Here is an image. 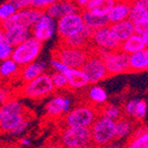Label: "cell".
Returning a JSON list of instances; mask_svg holds the SVG:
<instances>
[{"instance_id": "49", "label": "cell", "mask_w": 148, "mask_h": 148, "mask_svg": "<svg viewBox=\"0 0 148 148\" xmlns=\"http://www.w3.org/2000/svg\"><path fill=\"white\" fill-rule=\"evenodd\" d=\"M78 148H96L95 145H92V144H89L86 146H82V147H78Z\"/></svg>"}, {"instance_id": "20", "label": "cell", "mask_w": 148, "mask_h": 148, "mask_svg": "<svg viewBox=\"0 0 148 148\" xmlns=\"http://www.w3.org/2000/svg\"><path fill=\"white\" fill-rule=\"evenodd\" d=\"M120 50L122 52L126 53V54L132 55V54H135V53L140 52V51L146 50V46L144 44L142 36L135 33L131 37H128L125 42H123L121 44Z\"/></svg>"}, {"instance_id": "34", "label": "cell", "mask_w": 148, "mask_h": 148, "mask_svg": "<svg viewBox=\"0 0 148 148\" xmlns=\"http://www.w3.org/2000/svg\"><path fill=\"white\" fill-rule=\"evenodd\" d=\"M101 116L106 117L108 119H111V120L117 121L116 119H118L119 116H120V110L114 105H109V106L105 107L103 109Z\"/></svg>"}, {"instance_id": "10", "label": "cell", "mask_w": 148, "mask_h": 148, "mask_svg": "<svg viewBox=\"0 0 148 148\" xmlns=\"http://www.w3.org/2000/svg\"><path fill=\"white\" fill-rule=\"evenodd\" d=\"M57 31V21L50 17L46 12L42 14L34 26L31 28L32 37L36 38L40 42H45L51 40Z\"/></svg>"}, {"instance_id": "31", "label": "cell", "mask_w": 148, "mask_h": 148, "mask_svg": "<svg viewBox=\"0 0 148 148\" xmlns=\"http://www.w3.org/2000/svg\"><path fill=\"white\" fill-rule=\"evenodd\" d=\"M88 97L96 104H103L108 99V93L99 86H92L88 91Z\"/></svg>"}, {"instance_id": "15", "label": "cell", "mask_w": 148, "mask_h": 148, "mask_svg": "<svg viewBox=\"0 0 148 148\" xmlns=\"http://www.w3.org/2000/svg\"><path fill=\"white\" fill-rule=\"evenodd\" d=\"M132 5H133V2H126V1L117 2L116 5L112 8V10L107 16L110 25L128 20V17H130V14H131Z\"/></svg>"}, {"instance_id": "40", "label": "cell", "mask_w": 148, "mask_h": 148, "mask_svg": "<svg viewBox=\"0 0 148 148\" xmlns=\"http://www.w3.org/2000/svg\"><path fill=\"white\" fill-rule=\"evenodd\" d=\"M147 113V104L145 101L140 99L137 106V111H136V118H143Z\"/></svg>"}, {"instance_id": "26", "label": "cell", "mask_w": 148, "mask_h": 148, "mask_svg": "<svg viewBox=\"0 0 148 148\" xmlns=\"http://www.w3.org/2000/svg\"><path fill=\"white\" fill-rule=\"evenodd\" d=\"M24 120V115H8L0 117V127L3 132H8L10 134Z\"/></svg>"}, {"instance_id": "44", "label": "cell", "mask_w": 148, "mask_h": 148, "mask_svg": "<svg viewBox=\"0 0 148 148\" xmlns=\"http://www.w3.org/2000/svg\"><path fill=\"white\" fill-rule=\"evenodd\" d=\"M89 1H90V0H78V1H76V4L78 8H83V10H85L87 8V5H88Z\"/></svg>"}, {"instance_id": "42", "label": "cell", "mask_w": 148, "mask_h": 148, "mask_svg": "<svg viewBox=\"0 0 148 148\" xmlns=\"http://www.w3.org/2000/svg\"><path fill=\"white\" fill-rule=\"evenodd\" d=\"M28 126H29V120L25 119L20 125L17 126V127H16L14 131L10 132V134L12 135V136H20V135H22V134H24L25 132H26V130L28 128Z\"/></svg>"}, {"instance_id": "13", "label": "cell", "mask_w": 148, "mask_h": 148, "mask_svg": "<svg viewBox=\"0 0 148 148\" xmlns=\"http://www.w3.org/2000/svg\"><path fill=\"white\" fill-rule=\"evenodd\" d=\"M72 101L69 97L63 95H56L51 99L45 106V111L51 117H57L64 113L72 111Z\"/></svg>"}, {"instance_id": "45", "label": "cell", "mask_w": 148, "mask_h": 148, "mask_svg": "<svg viewBox=\"0 0 148 148\" xmlns=\"http://www.w3.org/2000/svg\"><path fill=\"white\" fill-rule=\"evenodd\" d=\"M31 143H32L31 140L29 138H27V137H22L20 139V144L24 146V147H29L31 145Z\"/></svg>"}, {"instance_id": "46", "label": "cell", "mask_w": 148, "mask_h": 148, "mask_svg": "<svg viewBox=\"0 0 148 148\" xmlns=\"http://www.w3.org/2000/svg\"><path fill=\"white\" fill-rule=\"evenodd\" d=\"M101 148H120L119 147V145L117 143H109V144H107V145H105V146H103V147H101Z\"/></svg>"}, {"instance_id": "38", "label": "cell", "mask_w": 148, "mask_h": 148, "mask_svg": "<svg viewBox=\"0 0 148 148\" xmlns=\"http://www.w3.org/2000/svg\"><path fill=\"white\" fill-rule=\"evenodd\" d=\"M135 33L139 35H144L148 33V19L136 23L135 24Z\"/></svg>"}, {"instance_id": "22", "label": "cell", "mask_w": 148, "mask_h": 148, "mask_svg": "<svg viewBox=\"0 0 148 148\" xmlns=\"http://www.w3.org/2000/svg\"><path fill=\"white\" fill-rule=\"evenodd\" d=\"M117 1L114 0H90L86 10L99 16H108L112 8L116 5Z\"/></svg>"}, {"instance_id": "39", "label": "cell", "mask_w": 148, "mask_h": 148, "mask_svg": "<svg viewBox=\"0 0 148 148\" xmlns=\"http://www.w3.org/2000/svg\"><path fill=\"white\" fill-rule=\"evenodd\" d=\"M50 64H51V66L56 71V73H61V74H64V73L69 71V67L63 64L59 59H57V58H52V59L50 60Z\"/></svg>"}, {"instance_id": "23", "label": "cell", "mask_w": 148, "mask_h": 148, "mask_svg": "<svg viewBox=\"0 0 148 148\" xmlns=\"http://www.w3.org/2000/svg\"><path fill=\"white\" fill-rule=\"evenodd\" d=\"M94 31L95 30L85 26V29L81 33H78V34L73 35V36L69 37L66 40H64V44H65L66 47L75 48V49H81L90 37L91 38L93 37Z\"/></svg>"}, {"instance_id": "16", "label": "cell", "mask_w": 148, "mask_h": 148, "mask_svg": "<svg viewBox=\"0 0 148 148\" xmlns=\"http://www.w3.org/2000/svg\"><path fill=\"white\" fill-rule=\"evenodd\" d=\"M5 38L8 44H10L12 47H19L20 45L28 40L30 37H32V32L28 28H20L16 27L12 29L4 30Z\"/></svg>"}, {"instance_id": "2", "label": "cell", "mask_w": 148, "mask_h": 148, "mask_svg": "<svg viewBox=\"0 0 148 148\" xmlns=\"http://www.w3.org/2000/svg\"><path fill=\"white\" fill-rule=\"evenodd\" d=\"M42 48V42L37 40L34 37H30L29 40L23 42L19 47L15 48L12 59L20 67H24L32 62L36 61L40 56Z\"/></svg>"}, {"instance_id": "36", "label": "cell", "mask_w": 148, "mask_h": 148, "mask_svg": "<svg viewBox=\"0 0 148 148\" xmlns=\"http://www.w3.org/2000/svg\"><path fill=\"white\" fill-rule=\"evenodd\" d=\"M55 0H32L31 8H35V10H42V12H45L50 5L53 4Z\"/></svg>"}, {"instance_id": "51", "label": "cell", "mask_w": 148, "mask_h": 148, "mask_svg": "<svg viewBox=\"0 0 148 148\" xmlns=\"http://www.w3.org/2000/svg\"><path fill=\"white\" fill-rule=\"evenodd\" d=\"M146 50H147V52H148V49H146Z\"/></svg>"}, {"instance_id": "32", "label": "cell", "mask_w": 148, "mask_h": 148, "mask_svg": "<svg viewBox=\"0 0 148 148\" xmlns=\"http://www.w3.org/2000/svg\"><path fill=\"white\" fill-rule=\"evenodd\" d=\"M126 148H148V130L134 137Z\"/></svg>"}, {"instance_id": "6", "label": "cell", "mask_w": 148, "mask_h": 148, "mask_svg": "<svg viewBox=\"0 0 148 148\" xmlns=\"http://www.w3.org/2000/svg\"><path fill=\"white\" fill-rule=\"evenodd\" d=\"M54 88L52 77L44 74L33 81L26 83L22 88V94L28 99H37L47 96L54 90Z\"/></svg>"}, {"instance_id": "9", "label": "cell", "mask_w": 148, "mask_h": 148, "mask_svg": "<svg viewBox=\"0 0 148 148\" xmlns=\"http://www.w3.org/2000/svg\"><path fill=\"white\" fill-rule=\"evenodd\" d=\"M88 55L83 49H75L64 46L59 49L56 53L57 59H59L63 64H65L69 69H81L87 59Z\"/></svg>"}, {"instance_id": "37", "label": "cell", "mask_w": 148, "mask_h": 148, "mask_svg": "<svg viewBox=\"0 0 148 148\" xmlns=\"http://www.w3.org/2000/svg\"><path fill=\"white\" fill-rule=\"evenodd\" d=\"M139 101H140V99H134L126 103L125 107H124V111H125V113L127 114L128 116H136L137 106H138Z\"/></svg>"}, {"instance_id": "25", "label": "cell", "mask_w": 148, "mask_h": 148, "mask_svg": "<svg viewBox=\"0 0 148 148\" xmlns=\"http://www.w3.org/2000/svg\"><path fill=\"white\" fill-rule=\"evenodd\" d=\"M24 106L17 99H10L0 108V117L8 115H23Z\"/></svg>"}, {"instance_id": "18", "label": "cell", "mask_w": 148, "mask_h": 148, "mask_svg": "<svg viewBox=\"0 0 148 148\" xmlns=\"http://www.w3.org/2000/svg\"><path fill=\"white\" fill-rule=\"evenodd\" d=\"M110 29L121 44L125 42L128 37L135 34V24L130 20H125L122 22L116 23V24L110 25Z\"/></svg>"}, {"instance_id": "41", "label": "cell", "mask_w": 148, "mask_h": 148, "mask_svg": "<svg viewBox=\"0 0 148 148\" xmlns=\"http://www.w3.org/2000/svg\"><path fill=\"white\" fill-rule=\"evenodd\" d=\"M18 10H23L31 8L32 0H10Z\"/></svg>"}, {"instance_id": "3", "label": "cell", "mask_w": 148, "mask_h": 148, "mask_svg": "<svg viewBox=\"0 0 148 148\" xmlns=\"http://www.w3.org/2000/svg\"><path fill=\"white\" fill-rule=\"evenodd\" d=\"M97 56L105 61L109 75L124 74L131 71L130 65V55L122 52L121 50L109 52L104 50H99Z\"/></svg>"}, {"instance_id": "43", "label": "cell", "mask_w": 148, "mask_h": 148, "mask_svg": "<svg viewBox=\"0 0 148 148\" xmlns=\"http://www.w3.org/2000/svg\"><path fill=\"white\" fill-rule=\"evenodd\" d=\"M8 97H10V94H8V89H5L4 87H2L1 88V90H0V101H1V104H5L8 101H10L8 99Z\"/></svg>"}, {"instance_id": "21", "label": "cell", "mask_w": 148, "mask_h": 148, "mask_svg": "<svg viewBox=\"0 0 148 148\" xmlns=\"http://www.w3.org/2000/svg\"><path fill=\"white\" fill-rule=\"evenodd\" d=\"M65 77L67 79V83H69V87L73 89H79L82 87H85L87 84H89L88 79L85 76L82 69H69V71L64 73Z\"/></svg>"}, {"instance_id": "8", "label": "cell", "mask_w": 148, "mask_h": 148, "mask_svg": "<svg viewBox=\"0 0 148 148\" xmlns=\"http://www.w3.org/2000/svg\"><path fill=\"white\" fill-rule=\"evenodd\" d=\"M95 120V111L84 106L73 109L65 116L67 127H91Z\"/></svg>"}, {"instance_id": "5", "label": "cell", "mask_w": 148, "mask_h": 148, "mask_svg": "<svg viewBox=\"0 0 148 148\" xmlns=\"http://www.w3.org/2000/svg\"><path fill=\"white\" fill-rule=\"evenodd\" d=\"M61 144L65 148H78L91 144L90 127H66L61 134Z\"/></svg>"}, {"instance_id": "14", "label": "cell", "mask_w": 148, "mask_h": 148, "mask_svg": "<svg viewBox=\"0 0 148 148\" xmlns=\"http://www.w3.org/2000/svg\"><path fill=\"white\" fill-rule=\"evenodd\" d=\"M78 10H79V8L77 6L76 2H73V1H55L53 4H51L45 10V12L55 20L56 19L59 20L62 17L79 12Z\"/></svg>"}, {"instance_id": "17", "label": "cell", "mask_w": 148, "mask_h": 148, "mask_svg": "<svg viewBox=\"0 0 148 148\" xmlns=\"http://www.w3.org/2000/svg\"><path fill=\"white\" fill-rule=\"evenodd\" d=\"M47 69V63L42 60H36L24 66L21 71V78L26 83L33 81L34 79L38 78L40 76L44 75L45 71Z\"/></svg>"}, {"instance_id": "50", "label": "cell", "mask_w": 148, "mask_h": 148, "mask_svg": "<svg viewBox=\"0 0 148 148\" xmlns=\"http://www.w3.org/2000/svg\"><path fill=\"white\" fill-rule=\"evenodd\" d=\"M142 1V3H143V5L146 8V10H148V0H141Z\"/></svg>"}, {"instance_id": "48", "label": "cell", "mask_w": 148, "mask_h": 148, "mask_svg": "<svg viewBox=\"0 0 148 148\" xmlns=\"http://www.w3.org/2000/svg\"><path fill=\"white\" fill-rule=\"evenodd\" d=\"M44 148H62L60 145H58V144H49V145L45 146Z\"/></svg>"}, {"instance_id": "30", "label": "cell", "mask_w": 148, "mask_h": 148, "mask_svg": "<svg viewBox=\"0 0 148 148\" xmlns=\"http://www.w3.org/2000/svg\"><path fill=\"white\" fill-rule=\"evenodd\" d=\"M132 133V124L128 120L120 118L116 121V140L124 139Z\"/></svg>"}, {"instance_id": "28", "label": "cell", "mask_w": 148, "mask_h": 148, "mask_svg": "<svg viewBox=\"0 0 148 148\" xmlns=\"http://www.w3.org/2000/svg\"><path fill=\"white\" fill-rule=\"evenodd\" d=\"M15 51V47H12V45L8 44L6 38H5V32L3 29L0 31V59L4 60L10 59Z\"/></svg>"}, {"instance_id": "24", "label": "cell", "mask_w": 148, "mask_h": 148, "mask_svg": "<svg viewBox=\"0 0 148 148\" xmlns=\"http://www.w3.org/2000/svg\"><path fill=\"white\" fill-rule=\"evenodd\" d=\"M131 72H142L148 69V52L147 50L130 55Z\"/></svg>"}, {"instance_id": "27", "label": "cell", "mask_w": 148, "mask_h": 148, "mask_svg": "<svg viewBox=\"0 0 148 148\" xmlns=\"http://www.w3.org/2000/svg\"><path fill=\"white\" fill-rule=\"evenodd\" d=\"M145 19H148V10H146V8L143 5L142 1L139 0V1L133 2L128 20L133 22L134 24H136V23L145 20Z\"/></svg>"}, {"instance_id": "19", "label": "cell", "mask_w": 148, "mask_h": 148, "mask_svg": "<svg viewBox=\"0 0 148 148\" xmlns=\"http://www.w3.org/2000/svg\"><path fill=\"white\" fill-rule=\"evenodd\" d=\"M81 14L86 27L91 28L93 30H97L101 29V28L107 27V26H110V23H109L107 16L96 15V14H93V12L86 10H83Z\"/></svg>"}, {"instance_id": "7", "label": "cell", "mask_w": 148, "mask_h": 148, "mask_svg": "<svg viewBox=\"0 0 148 148\" xmlns=\"http://www.w3.org/2000/svg\"><path fill=\"white\" fill-rule=\"evenodd\" d=\"M84 29L85 23L81 12L65 16L57 21V33L63 40L81 33Z\"/></svg>"}, {"instance_id": "4", "label": "cell", "mask_w": 148, "mask_h": 148, "mask_svg": "<svg viewBox=\"0 0 148 148\" xmlns=\"http://www.w3.org/2000/svg\"><path fill=\"white\" fill-rule=\"evenodd\" d=\"M45 12L35 10L33 8H26L23 10H18L15 15L10 17L8 20L2 21L1 23V29L8 30L12 28L20 27V28H28L33 27L35 23L38 21Z\"/></svg>"}, {"instance_id": "29", "label": "cell", "mask_w": 148, "mask_h": 148, "mask_svg": "<svg viewBox=\"0 0 148 148\" xmlns=\"http://www.w3.org/2000/svg\"><path fill=\"white\" fill-rule=\"evenodd\" d=\"M19 71H20V66L12 58L4 60L0 64V75L3 78H10V77L17 75Z\"/></svg>"}, {"instance_id": "33", "label": "cell", "mask_w": 148, "mask_h": 148, "mask_svg": "<svg viewBox=\"0 0 148 148\" xmlns=\"http://www.w3.org/2000/svg\"><path fill=\"white\" fill-rule=\"evenodd\" d=\"M18 12V10L16 8V6L12 3V1H5L2 2L0 5V19L1 21L8 20L10 17L15 15Z\"/></svg>"}, {"instance_id": "1", "label": "cell", "mask_w": 148, "mask_h": 148, "mask_svg": "<svg viewBox=\"0 0 148 148\" xmlns=\"http://www.w3.org/2000/svg\"><path fill=\"white\" fill-rule=\"evenodd\" d=\"M92 142L95 146H103L111 143L116 137V121L106 117H99L91 127Z\"/></svg>"}, {"instance_id": "11", "label": "cell", "mask_w": 148, "mask_h": 148, "mask_svg": "<svg viewBox=\"0 0 148 148\" xmlns=\"http://www.w3.org/2000/svg\"><path fill=\"white\" fill-rule=\"evenodd\" d=\"M81 69L87 77L90 84L99 83L109 75L105 61L99 56L89 57Z\"/></svg>"}, {"instance_id": "47", "label": "cell", "mask_w": 148, "mask_h": 148, "mask_svg": "<svg viewBox=\"0 0 148 148\" xmlns=\"http://www.w3.org/2000/svg\"><path fill=\"white\" fill-rule=\"evenodd\" d=\"M142 38H143V42L146 46V49H148V33L147 34H144L142 35Z\"/></svg>"}, {"instance_id": "12", "label": "cell", "mask_w": 148, "mask_h": 148, "mask_svg": "<svg viewBox=\"0 0 148 148\" xmlns=\"http://www.w3.org/2000/svg\"><path fill=\"white\" fill-rule=\"evenodd\" d=\"M92 40L96 47L99 48V50H104L109 52L120 50L121 42L112 33L110 26L95 30Z\"/></svg>"}, {"instance_id": "35", "label": "cell", "mask_w": 148, "mask_h": 148, "mask_svg": "<svg viewBox=\"0 0 148 148\" xmlns=\"http://www.w3.org/2000/svg\"><path fill=\"white\" fill-rule=\"evenodd\" d=\"M51 77H52V81H53V84H54L55 88H63V87L69 86L67 79L64 74H61V73H54L53 75H51Z\"/></svg>"}]
</instances>
